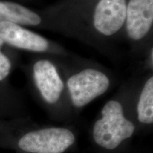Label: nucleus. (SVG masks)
Instances as JSON below:
<instances>
[{"mask_svg":"<svg viewBox=\"0 0 153 153\" xmlns=\"http://www.w3.org/2000/svg\"><path fill=\"white\" fill-rule=\"evenodd\" d=\"M101 115L102 117L96 122L93 129L94 138L100 146L113 150L133 135L135 126L124 116L123 106L118 101H108Z\"/></svg>","mask_w":153,"mask_h":153,"instance_id":"nucleus-1","label":"nucleus"},{"mask_svg":"<svg viewBox=\"0 0 153 153\" xmlns=\"http://www.w3.org/2000/svg\"><path fill=\"white\" fill-rule=\"evenodd\" d=\"M75 137L70 130L49 128L30 131L22 135L16 146L28 153H62L73 144Z\"/></svg>","mask_w":153,"mask_h":153,"instance_id":"nucleus-2","label":"nucleus"},{"mask_svg":"<svg viewBox=\"0 0 153 153\" xmlns=\"http://www.w3.org/2000/svg\"><path fill=\"white\" fill-rule=\"evenodd\" d=\"M110 79L106 74L94 68H87L72 74L67 81L72 102L83 107L108 90Z\"/></svg>","mask_w":153,"mask_h":153,"instance_id":"nucleus-3","label":"nucleus"},{"mask_svg":"<svg viewBox=\"0 0 153 153\" xmlns=\"http://www.w3.org/2000/svg\"><path fill=\"white\" fill-rule=\"evenodd\" d=\"M126 0H100L93 14L95 30L104 36H111L125 25Z\"/></svg>","mask_w":153,"mask_h":153,"instance_id":"nucleus-4","label":"nucleus"},{"mask_svg":"<svg viewBox=\"0 0 153 153\" xmlns=\"http://www.w3.org/2000/svg\"><path fill=\"white\" fill-rule=\"evenodd\" d=\"M153 24V0H130L126 7L125 27L130 39L138 41L149 33Z\"/></svg>","mask_w":153,"mask_h":153,"instance_id":"nucleus-5","label":"nucleus"},{"mask_svg":"<svg viewBox=\"0 0 153 153\" xmlns=\"http://www.w3.org/2000/svg\"><path fill=\"white\" fill-rule=\"evenodd\" d=\"M34 82L48 104H53L60 98L64 90V82L56 66L46 59L36 61L33 68Z\"/></svg>","mask_w":153,"mask_h":153,"instance_id":"nucleus-6","label":"nucleus"},{"mask_svg":"<svg viewBox=\"0 0 153 153\" xmlns=\"http://www.w3.org/2000/svg\"><path fill=\"white\" fill-rule=\"evenodd\" d=\"M0 38L11 46L32 52L43 53L50 48L45 37L11 22H0Z\"/></svg>","mask_w":153,"mask_h":153,"instance_id":"nucleus-7","label":"nucleus"},{"mask_svg":"<svg viewBox=\"0 0 153 153\" xmlns=\"http://www.w3.org/2000/svg\"><path fill=\"white\" fill-rule=\"evenodd\" d=\"M2 22L21 26H38L42 19L37 13L19 4L0 1V22Z\"/></svg>","mask_w":153,"mask_h":153,"instance_id":"nucleus-8","label":"nucleus"},{"mask_svg":"<svg viewBox=\"0 0 153 153\" xmlns=\"http://www.w3.org/2000/svg\"><path fill=\"white\" fill-rule=\"evenodd\" d=\"M137 118L143 123L153 122V77H149L145 83L139 97L137 107Z\"/></svg>","mask_w":153,"mask_h":153,"instance_id":"nucleus-9","label":"nucleus"},{"mask_svg":"<svg viewBox=\"0 0 153 153\" xmlns=\"http://www.w3.org/2000/svg\"><path fill=\"white\" fill-rule=\"evenodd\" d=\"M5 43L0 38V81L7 77L11 71V64L9 59L1 52V48Z\"/></svg>","mask_w":153,"mask_h":153,"instance_id":"nucleus-10","label":"nucleus"}]
</instances>
